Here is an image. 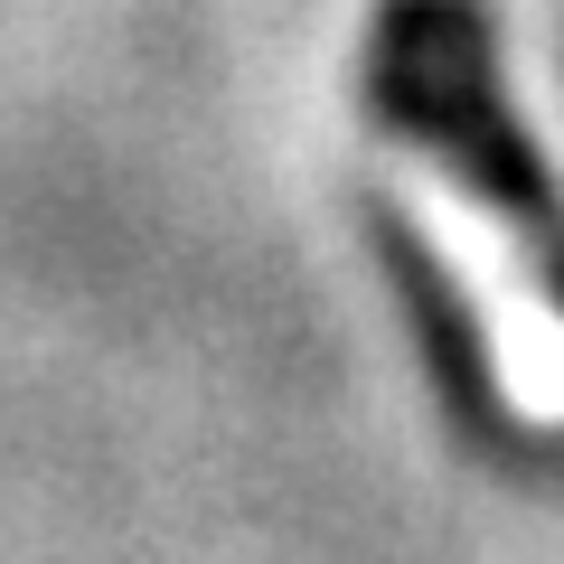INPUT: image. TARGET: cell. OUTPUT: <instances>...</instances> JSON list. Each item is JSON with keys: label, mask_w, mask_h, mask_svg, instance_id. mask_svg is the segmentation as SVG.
Masks as SVG:
<instances>
[{"label": "cell", "mask_w": 564, "mask_h": 564, "mask_svg": "<svg viewBox=\"0 0 564 564\" xmlns=\"http://www.w3.org/2000/svg\"><path fill=\"white\" fill-rule=\"evenodd\" d=\"M367 141L443 236L452 273L499 348L518 414L564 423V198L518 132L470 0H377L367 10Z\"/></svg>", "instance_id": "cell-1"}]
</instances>
